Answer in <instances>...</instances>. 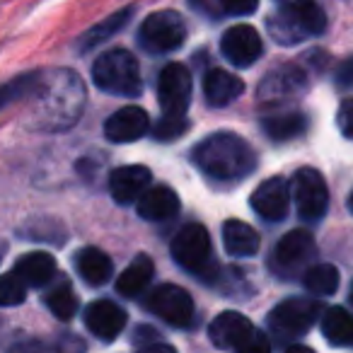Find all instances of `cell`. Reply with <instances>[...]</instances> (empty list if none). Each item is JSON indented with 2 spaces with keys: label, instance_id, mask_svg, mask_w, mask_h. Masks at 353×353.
Here are the masks:
<instances>
[{
  "label": "cell",
  "instance_id": "obj_38",
  "mask_svg": "<svg viewBox=\"0 0 353 353\" xmlns=\"http://www.w3.org/2000/svg\"><path fill=\"white\" fill-rule=\"evenodd\" d=\"M285 353H314L310 346H303V343H295V346H290Z\"/></svg>",
  "mask_w": 353,
  "mask_h": 353
},
{
  "label": "cell",
  "instance_id": "obj_35",
  "mask_svg": "<svg viewBox=\"0 0 353 353\" xmlns=\"http://www.w3.org/2000/svg\"><path fill=\"white\" fill-rule=\"evenodd\" d=\"M259 0H221V8L228 15H252Z\"/></svg>",
  "mask_w": 353,
  "mask_h": 353
},
{
  "label": "cell",
  "instance_id": "obj_12",
  "mask_svg": "<svg viewBox=\"0 0 353 353\" xmlns=\"http://www.w3.org/2000/svg\"><path fill=\"white\" fill-rule=\"evenodd\" d=\"M305 88H307V78L298 65H281L261 80L256 97L264 104H281L300 97Z\"/></svg>",
  "mask_w": 353,
  "mask_h": 353
},
{
  "label": "cell",
  "instance_id": "obj_28",
  "mask_svg": "<svg viewBox=\"0 0 353 353\" xmlns=\"http://www.w3.org/2000/svg\"><path fill=\"white\" fill-rule=\"evenodd\" d=\"M322 334L332 346L353 343V314L343 307H329L322 317Z\"/></svg>",
  "mask_w": 353,
  "mask_h": 353
},
{
  "label": "cell",
  "instance_id": "obj_21",
  "mask_svg": "<svg viewBox=\"0 0 353 353\" xmlns=\"http://www.w3.org/2000/svg\"><path fill=\"white\" fill-rule=\"evenodd\" d=\"M12 271L25 281L27 288H41L56 276V261L46 252H30L17 259Z\"/></svg>",
  "mask_w": 353,
  "mask_h": 353
},
{
  "label": "cell",
  "instance_id": "obj_10",
  "mask_svg": "<svg viewBox=\"0 0 353 353\" xmlns=\"http://www.w3.org/2000/svg\"><path fill=\"white\" fill-rule=\"evenodd\" d=\"M157 99L162 114L167 117H187L192 102V73L182 63H167L157 78Z\"/></svg>",
  "mask_w": 353,
  "mask_h": 353
},
{
  "label": "cell",
  "instance_id": "obj_18",
  "mask_svg": "<svg viewBox=\"0 0 353 353\" xmlns=\"http://www.w3.org/2000/svg\"><path fill=\"white\" fill-rule=\"evenodd\" d=\"M254 329L256 327L245 317V314L228 310V312H221L211 322L208 336H211V341L216 343L218 348H235L237 351V348L242 346V341H245Z\"/></svg>",
  "mask_w": 353,
  "mask_h": 353
},
{
  "label": "cell",
  "instance_id": "obj_20",
  "mask_svg": "<svg viewBox=\"0 0 353 353\" xmlns=\"http://www.w3.org/2000/svg\"><path fill=\"white\" fill-rule=\"evenodd\" d=\"M136 211L143 221H152V223L167 221V218L179 213V196L170 187H152L138 199Z\"/></svg>",
  "mask_w": 353,
  "mask_h": 353
},
{
  "label": "cell",
  "instance_id": "obj_3",
  "mask_svg": "<svg viewBox=\"0 0 353 353\" xmlns=\"http://www.w3.org/2000/svg\"><path fill=\"white\" fill-rule=\"evenodd\" d=\"M327 30V15L317 0H290L269 20V32L279 44H300Z\"/></svg>",
  "mask_w": 353,
  "mask_h": 353
},
{
  "label": "cell",
  "instance_id": "obj_24",
  "mask_svg": "<svg viewBox=\"0 0 353 353\" xmlns=\"http://www.w3.org/2000/svg\"><path fill=\"white\" fill-rule=\"evenodd\" d=\"M223 245L230 256H252L259 252V235L245 221H225L223 225Z\"/></svg>",
  "mask_w": 353,
  "mask_h": 353
},
{
  "label": "cell",
  "instance_id": "obj_4",
  "mask_svg": "<svg viewBox=\"0 0 353 353\" xmlns=\"http://www.w3.org/2000/svg\"><path fill=\"white\" fill-rule=\"evenodd\" d=\"M92 80L102 92L117 97H138L143 90L138 61L126 49H114L99 56L92 65Z\"/></svg>",
  "mask_w": 353,
  "mask_h": 353
},
{
  "label": "cell",
  "instance_id": "obj_39",
  "mask_svg": "<svg viewBox=\"0 0 353 353\" xmlns=\"http://www.w3.org/2000/svg\"><path fill=\"white\" fill-rule=\"evenodd\" d=\"M348 211L353 213V189H351V194H348Z\"/></svg>",
  "mask_w": 353,
  "mask_h": 353
},
{
  "label": "cell",
  "instance_id": "obj_25",
  "mask_svg": "<svg viewBox=\"0 0 353 353\" xmlns=\"http://www.w3.org/2000/svg\"><path fill=\"white\" fill-rule=\"evenodd\" d=\"M133 15V8H123V10L114 12V15H109L107 20L97 22L94 27H90L88 32H85L83 37H80L78 41V49L80 54H88V51L97 49V46H102L104 41H109L112 37H117L119 32L123 30V27L128 25V20H131Z\"/></svg>",
  "mask_w": 353,
  "mask_h": 353
},
{
  "label": "cell",
  "instance_id": "obj_17",
  "mask_svg": "<svg viewBox=\"0 0 353 353\" xmlns=\"http://www.w3.org/2000/svg\"><path fill=\"white\" fill-rule=\"evenodd\" d=\"M150 184V170L143 165H126L117 167L109 174V194L117 203H133L148 192Z\"/></svg>",
  "mask_w": 353,
  "mask_h": 353
},
{
  "label": "cell",
  "instance_id": "obj_16",
  "mask_svg": "<svg viewBox=\"0 0 353 353\" xmlns=\"http://www.w3.org/2000/svg\"><path fill=\"white\" fill-rule=\"evenodd\" d=\"M150 131V117L141 107H123L104 123V136L112 143H133Z\"/></svg>",
  "mask_w": 353,
  "mask_h": 353
},
{
  "label": "cell",
  "instance_id": "obj_2",
  "mask_svg": "<svg viewBox=\"0 0 353 353\" xmlns=\"http://www.w3.org/2000/svg\"><path fill=\"white\" fill-rule=\"evenodd\" d=\"M30 94L41 97L39 121L49 123L51 128L70 126V121H75L83 112V83L68 70H59L51 75L37 73V83Z\"/></svg>",
  "mask_w": 353,
  "mask_h": 353
},
{
  "label": "cell",
  "instance_id": "obj_37",
  "mask_svg": "<svg viewBox=\"0 0 353 353\" xmlns=\"http://www.w3.org/2000/svg\"><path fill=\"white\" fill-rule=\"evenodd\" d=\"M138 353H176L172 346H167V343H150V346L141 348Z\"/></svg>",
  "mask_w": 353,
  "mask_h": 353
},
{
  "label": "cell",
  "instance_id": "obj_22",
  "mask_svg": "<svg viewBox=\"0 0 353 353\" xmlns=\"http://www.w3.org/2000/svg\"><path fill=\"white\" fill-rule=\"evenodd\" d=\"M75 269H78L80 279L88 285L97 288V285H104L114 274L112 259L104 254L97 247H85L75 254Z\"/></svg>",
  "mask_w": 353,
  "mask_h": 353
},
{
  "label": "cell",
  "instance_id": "obj_31",
  "mask_svg": "<svg viewBox=\"0 0 353 353\" xmlns=\"http://www.w3.org/2000/svg\"><path fill=\"white\" fill-rule=\"evenodd\" d=\"M187 131H189L187 117H167V114H162V119L152 128V136L157 141H174V138H182Z\"/></svg>",
  "mask_w": 353,
  "mask_h": 353
},
{
  "label": "cell",
  "instance_id": "obj_36",
  "mask_svg": "<svg viewBox=\"0 0 353 353\" xmlns=\"http://www.w3.org/2000/svg\"><path fill=\"white\" fill-rule=\"evenodd\" d=\"M336 83L341 85V88H346V85H353V59L343 61V63L339 65V70H336Z\"/></svg>",
  "mask_w": 353,
  "mask_h": 353
},
{
  "label": "cell",
  "instance_id": "obj_27",
  "mask_svg": "<svg viewBox=\"0 0 353 353\" xmlns=\"http://www.w3.org/2000/svg\"><path fill=\"white\" fill-rule=\"evenodd\" d=\"M261 131L274 141H290L307 131V119L303 112H279L261 119Z\"/></svg>",
  "mask_w": 353,
  "mask_h": 353
},
{
  "label": "cell",
  "instance_id": "obj_26",
  "mask_svg": "<svg viewBox=\"0 0 353 353\" xmlns=\"http://www.w3.org/2000/svg\"><path fill=\"white\" fill-rule=\"evenodd\" d=\"M8 353H85V341L75 334H61L59 339H22Z\"/></svg>",
  "mask_w": 353,
  "mask_h": 353
},
{
  "label": "cell",
  "instance_id": "obj_5",
  "mask_svg": "<svg viewBox=\"0 0 353 353\" xmlns=\"http://www.w3.org/2000/svg\"><path fill=\"white\" fill-rule=\"evenodd\" d=\"M172 256L184 271L208 279L216 271L211 259V235L201 223H189L172 240Z\"/></svg>",
  "mask_w": 353,
  "mask_h": 353
},
{
  "label": "cell",
  "instance_id": "obj_8",
  "mask_svg": "<svg viewBox=\"0 0 353 353\" xmlns=\"http://www.w3.org/2000/svg\"><path fill=\"white\" fill-rule=\"evenodd\" d=\"M322 314V305L312 298H288L269 314V327L279 336H300Z\"/></svg>",
  "mask_w": 353,
  "mask_h": 353
},
{
  "label": "cell",
  "instance_id": "obj_13",
  "mask_svg": "<svg viewBox=\"0 0 353 353\" xmlns=\"http://www.w3.org/2000/svg\"><path fill=\"white\" fill-rule=\"evenodd\" d=\"M221 51L232 65H237V68H250L252 63H256V61L261 59L264 44H261V37L254 27L235 25L223 34Z\"/></svg>",
  "mask_w": 353,
  "mask_h": 353
},
{
  "label": "cell",
  "instance_id": "obj_30",
  "mask_svg": "<svg viewBox=\"0 0 353 353\" xmlns=\"http://www.w3.org/2000/svg\"><path fill=\"white\" fill-rule=\"evenodd\" d=\"M305 288L314 295H334L339 288V271L332 264H317L305 271Z\"/></svg>",
  "mask_w": 353,
  "mask_h": 353
},
{
  "label": "cell",
  "instance_id": "obj_11",
  "mask_svg": "<svg viewBox=\"0 0 353 353\" xmlns=\"http://www.w3.org/2000/svg\"><path fill=\"white\" fill-rule=\"evenodd\" d=\"M314 254H317V245H314L312 232L298 228V230L285 232L279 240V245H276V250H274V256H271V264H274V269L279 271V274L288 276L303 269Z\"/></svg>",
  "mask_w": 353,
  "mask_h": 353
},
{
  "label": "cell",
  "instance_id": "obj_14",
  "mask_svg": "<svg viewBox=\"0 0 353 353\" xmlns=\"http://www.w3.org/2000/svg\"><path fill=\"white\" fill-rule=\"evenodd\" d=\"M252 208L259 218L264 221H283L288 216L290 208V194H288V184L283 182V176H271L264 179L259 187L254 189L250 199Z\"/></svg>",
  "mask_w": 353,
  "mask_h": 353
},
{
  "label": "cell",
  "instance_id": "obj_40",
  "mask_svg": "<svg viewBox=\"0 0 353 353\" xmlns=\"http://www.w3.org/2000/svg\"><path fill=\"white\" fill-rule=\"evenodd\" d=\"M351 300H353V285H351Z\"/></svg>",
  "mask_w": 353,
  "mask_h": 353
},
{
  "label": "cell",
  "instance_id": "obj_6",
  "mask_svg": "<svg viewBox=\"0 0 353 353\" xmlns=\"http://www.w3.org/2000/svg\"><path fill=\"white\" fill-rule=\"evenodd\" d=\"M138 41L150 54H170L187 41V25L174 10H160L145 17L138 32Z\"/></svg>",
  "mask_w": 353,
  "mask_h": 353
},
{
  "label": "cell",
  "instance_id": "obj_34",
  "mask_svg": "<svg viewBox=\"0 0 353 353\" xmlns=\"http://www.w3.org/2000/svg\"><path fill=\"white\" fill-rule=\"evenodd\" d=\"M336 123H339L341 136L353 141V99H343L341 102V107H339V112H336Z\"/></svg>",
  "mask_w": 353,
  "mask_h": 353
},
{
  "label": "cell",
  "instance_id": "obj_7",
  "mask_svg": "<svg viewBox=\"0 0 353 353\" xmlns=\"http://www.w3.org/2000/svg\"><path fill=\"white\" fill-rule=\"evenodd\" d=\"M145 310L165 319L170 327L187 329L194 322V298L189 290L174 283H162L145 298Z\"/></svg>",
  "mask_w": 353,
  "mask_h": 353
},
{
  "label": "cell",
  "instance_id": "obj_9",
  "mask_svg": "<svg viewBox=\"0 0 353 353\" xmlns=\"http://www.w3.org/2000/svg\"><path fill=\"white\" fill-rule=\"evenodd\" d=\"M295 208L303 221H319L329 208V189L324 176L312 167H300L293 174Z\"/></svg>",
  "mask_w": 353,
  "mask_h": 353
},
{
  "label": "cell",
  "instance_id": "obj_15",
  "mask_svg": "<svg viewBox=\"0 0 353 353\" xmlns=\"http://www.w3.org/2000/svg\"><path fill=\"white\" fill-rule=\"evenodd\" d=\"M85 327L102 341H114L126 327V312L112 300H94L85 310Z\"/></svg>",
  "mask_w": 353,
  "mask_h": 353
},
{
  "label": "cell",
  "instance_id": "obj_33",
  "mask_svg": "<svg viewBox=\"0 0 353 353\" xmlns=\"http://www.w3.org/2000/svg\"><path fill=\"white\" fill-rule=\"evenodd\" d=\"M237 353H271V343L259 329H254V332L242 341V346L237 348Z\"/></svg>",
  "mask_w": 353,
  "mask_h": 353
},
{
  "label": "cell",
  "instance_id": "obj_23",
  "mask_svg": "<svg viewBox=\"0 0 353 353\" xmlns=\"http://www.w3.org/2000/svg\"><path fill=\"white\" fill-rule=\"evenodd\" d=\"M152 274H155V266H152V259L148 254H138L126 269L119 274L117 279V293L123 295V298H138L143 290L148 288Z\"/></svg>",
  "mask_w": 353,
  "mask_h": 353
},
{
  "label": "cell",
  "instance_id": "obj_29",
  "mask_svg": "<svg viewBox=\"0 0 353 353\" xmlns=\"http://www.w3.org/2000/svg\"><path fill=\"white\" fill-rule=\"evenodd\" d=\"M44 303H46V307L51 310V314L63 319V322L73 319L75 312H78V298H75L73 288H70V283L63 279V276H59V281L46 290Z\"/></svg>",
  "mask_w": 353,
  "mask_h": 353
},
{
  "label": "cell",
  "instance_id": "obj_19",
  "mask_svg": "<svg viewBox=\"0 0 353 353\" xmlns=\"http://www.w3.org/2000/svg\"><path fill=\"white\" fill-rule=\"evenodd\" d=\"M245 92V83L223 68H213L203 78V97L211 107H228Z\"/></svg>",
  "mask_w": 353,
  "mask_h": 353
},
{
  "label": "cell",
  "instance_id": "obj_1",
  "mask_svg": "<svg viewBox=\"0 0 353 353\" xmlns=\"http://www.w3.org/2000/svg\"><path fill=\"white\" fill-rule=\"evenodd\" d=\"M194 162L211 179L237 182V179L254 172L256 155L242 136L221 131L199 143L194 150Z\"/></svg>",
  "mask_w": 353,
  "mask_h": 353
},
{
  "label": "cell",
  "instance_id": "obj_32",
  "mask_svg": "<svg viewBox=\"0 0 353 353\" xmlns=\"http://www.w3.org/2000/svg\"><path fill=\"white\" fill-rule=\"evenodd\" d=\"M27 295V285L15 271L3 276V283H0V303L6 307H12V305H20Z\"/></svg>",
  "mask_w": 353,
  "mask_h": 353
}]
</instances>
